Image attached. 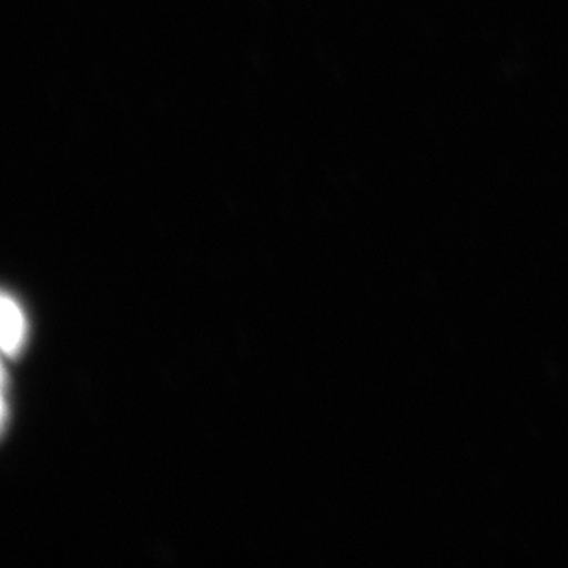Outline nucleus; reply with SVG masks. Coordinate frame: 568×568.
<instances>
[{"instance_id":"obj_1","label":"nucleus","mask_w":568,"mask_h":568,"mask_svg":"<svg viewBox=\"0 0 568 568\" xmlns=\"http://www.w3.org/2000/svg\"><path fill=\"white\" fill-rule=\"evenodd\" d=\"M28 338V320L13 295H2V349L9 357L20 355Z\"/></svg>"}]
</instances>
